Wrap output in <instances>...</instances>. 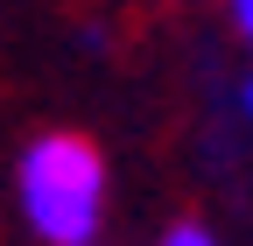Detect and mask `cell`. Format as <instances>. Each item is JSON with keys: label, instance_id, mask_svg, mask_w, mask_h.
<instances>
[{"label": "cell", "instance_id": "cell-1", "mask_svg": "<svg viewBox=\"0 0 253 246\" xmlns=\"http://www.w3.org/2000/svg\"><path fill=\"white\" fill-rule=\"evenodd\" d=\"M21 218L42 246H91L106 211V155L84 134H36L21 148Z\"/></svg>", "mask_w": 253, "mask_h": 246}, {"label": "cell", "instance_id": "cell-2", "mask_svg": "<svg viewBox=\"0 0 253 246\" xmlns=\"http://www.w3.org/2000/svg\"><path fill=\"white\" fill-rule=\"evenodd\" d=\"M162 246H218V239H211V232H204V225H176V232H169V239H162Z\"/></svg>", "mask_w": 253, "mask_h": 246}, {"label": "cell", "instance_id": "cell-3", "mask_svg": "<svg viewBox=\"0 0 253 246\" xmlns=\"http://www.w3.org/2000/svg\"><path fill=\"white\" fill-rule=\"evenodd\" d=\"M232 21L246 28V42H253V0H232Z\"/></svg>", "mask_w": 253, "mask_h": 246}, {"label": "cell", "instance_id": "cell-4", "mask_svg": "<svg viewBox=\"0 0 253 246\" xmlns=\"http://www.w3.org/2000/svg\"><path fill=\"white\" fill-rule=\"evenodd\" d=\"M246 113H253V84H246Z\"/></svg>", "mask_w": 253, "mask_h": 246}]
</instances>
